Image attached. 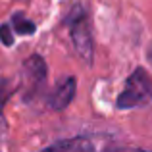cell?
I'll use <instances>...</instances> for the list:
<instances>
[{"label":"cell","mask_w":152,"mask_h":152,"mask_svg":"<svg viewBox=\"0 0 152 152\" xmlns=\"http://www.w3.org/2000/svg\"><path fill=\"white\" fill-rule=\"evenodd\" d=\"M100 142H96V139L93 137H71L64 139V141H56L48 145L50 150H96L100 148Z\"/></svg>","instance_id":"obj_5"},{"label":"cell","mask_w":152,"mask_h":152,"mask_svg":"<svg viewBox=\"0 0 152 152\" xmlns=\"http://www.w3.org/2000/svg\"><path fill=\"white\" fill-rule=\"evenodd\" d=\"M150 60H152V50H150Z\"/></svg>","instance_id":"obj_8"},{"label":"cell","mask_w":152,"mask_h":152,"mask_svg":"<svg viewBox=\"0 0 152 152\" xmlns=\"http://www.w3.org/2000/svg\"><path fill=\"white\" fill-rule=\"evenodd\" d=\"M64 23L69 29L71 42H73V48L79 54V58L85 64H91L94 56V39H93V31H91L89 15H87L85 8L81 4H75L69 10V14L66 15Z\"/></svg>","instance_id":"obj_1"},{"label":"cell","mask_w":152,"mask_h":152,"mask_svg":"<svg viewBox=\"0 0 152 152\" xmlns=\"http://www.w3.org/2000/svg\"><path fill=\"white\" fill-rule=\"evenodd\" d=\"M75 91H77V81L73 77H66L64 81H60L56 85V89L50 93L48 96V106L52 110L60 112V110H66L75 98Z\"/></svg>","instance_id":"obj_4"},{"label":"cell","mask_w":152,"mask_h":152,"mask_svg":"<svg viewBox=\"0 0 152 152\" xmlns=\"http://www.w3.org/2000/svg\"><path fill=\"white\" fill-rule=\"evenodd\" d=\"M46 73H48V69H46L45 60L39 54L29 56L23 64V77H25V83H27V93L37 94V91L46 81Z\"/></svg>","instance_id":"obj_3"},{"label":"cell","mask_w":152,"mask_h":152,"mask_svg":"<svg viewBox=\"0 0 152 152\" xmlns=\"http://www.w3.org/2000/svg\"><path fill=\"white\" fill-rule=\"evenodd\" d=\"M12 27L10 25H0V41L4 42L6 46H12L14 45V35H12Z\"/></svg>","instance_id":"obj_7"},{"label":"cell","mask_w":152,"mask_h":152,"mask_svg":"<svg viewBox=\"0 0 152 152\" xmlns=\"http://www.w3.org/2000/svg\"><path fill=\"white\" fill-rule=\"evenodd\" d=\"M150 102H152V79L146 73V69L137 67L127 77L125 87L115 100V106H118V110H131V108L146 106Z\"/></svg>","instance_id":"obj_2"},{"label":"cell","mask_w":152,"mask_h":152,"mask_svg":"<svg viewBox=\"0 0 152 152\" xmlns=\"http://www.w3.org/2000/svg\"><path fill=\"white\" fill-rule=\"evenodd\" d=\"M12 27H14V33H18V35H33L35 33V23L31 19H27L23 14H14Z\"/></svg>","instance_id":"obj_6"}]
</instances>
